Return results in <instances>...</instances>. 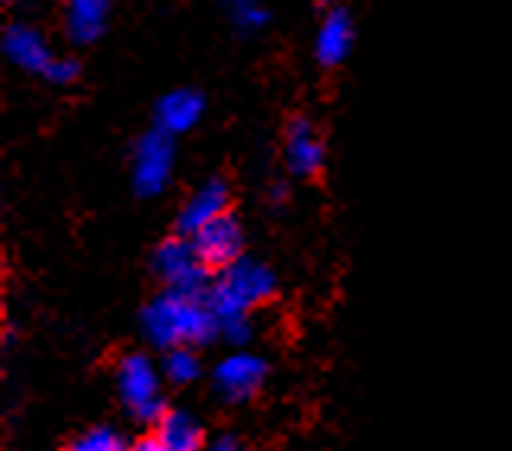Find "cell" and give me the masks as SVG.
I'll use <instances>...</instances> for the list:
<instances>
[{"label": "cell", "mask_w": 512, "mask_h": 451, "mask_svg": "<svg viewBox=\"0 0 512 451\" xmlns=\"http://www.w3.org/2000/svg\"><path fill=\"white\" fill-rule=\"evenodd\" d=\"M141 330L157 349L176 346H205L212 336H218V317L208 308L205 295L167 292L157 295L141 314Z\"/></svg>", "instance_id": "obj_1"}, {"label": "cell", "mask_w": 512, "mask_h": 451, "mask_svg": "<svg viewBox=\"0 0 512 451\" xmlns=\"http://www.w3.org/2000/svg\"><path fill=\"white\" fill-rule=\"evenodd\" d=\"M272 295H276V272L260 260L240 256L237 263L221 269L212 279V285H208V292H205V301L221 324V320L250 317V311L266 304Z\"/></svg>", "instance_id": "obj_2"}, {"label": "cell", "mask_w": 512, "mask_h": 451, "mask_svg": "<svg viewBox=\"0 0 512 451\" xmlns=\"http://www.w3.org/2000/svg\"><path fill=\"white\" fill-rule=\"evenodd\" d=\"M164 372L154 365L151 356L144 352H128L116 365V388L122 397V407L135 416L138 423L157 426L160 416L167 413L164 404Z\"/></svg>", "instance_id": "obj_3"}, {"label": "cell", "mask_w": 512, "mask_h": 451, "mask_svg": "<svg viewBox=\"0 0 512 451\" xmlns=\"http://www.w3.org/2000/svg\"><path fill=\"white\" fill-rule=\"evenodd\" d=\"M157 279L164 282L170 292H186V295H205L212 285V269L202 263V256L192 247V240L176 234L167 237L164 244L154 250L151 260Z\"/></svg>", "instance_id": "obj_4"}, {"label": "cell", "mask_w": 512, "mask_h": 451, "mask_svg": "<svg viewBox=\"0 0 512 451\" xmlns=\"http://www.w3.org/2000/svg\"><path fill=\"white\" fill-rule=\"evenodd\" d=\"M176 164V144L173 135L164 128H151L148 135H141L132 154V186L138 196H160L167 189Z\"/></svg>", "instance_id": "obj_5"}, {"label": "cell", "mask_w": 512, "mask_h": 451, "mask_svg": "<svg viewBox=\"0 0 512 451\" xmlns=\"http://www.w3.org/2000/svg\"><path fill=\"white\" fill-rule=\"evenodd\" d=\"M266 375L269 365L263 356L247 349H234L224 359H218V365L212 368V388L224 404H244V400L263 391Z\"/></svg>", "instance_id": "obj_6"}, {"label": "cell", "mask_w": 512, "mask_h": 451, "mask_svg": "<svg viewBox=\"0 0 512 451\" xmlns=\"http://www.w3.org/2000/svg\"><path fill=\"white\" fill-rule=\"evenodd\" d=\"M189 240H192V247H196V253L202 256V263L212 272L228 269L231 263H237L240 256H244V228H240V221L231 212L221 215L212 224H205V228L196 231Z\"/></svg>", "instance_id": "obj_7"}, {"label": "cell", "mask_w": 512, "mask_h": 451, "mask_svg": "<svg viewBox=\"0 0 512 451\" xmlns=\"http://www.w3.org/2000/svg\"><path fill=\"white\" fill-rule=\"evenodd\" d=\"M228 208H231V186L224 183L221 176H212V180H205L183 202L180 215H176V234L192 237L196 231H202L205 224H212L221 215H228Z\"/></svg>", "instance_id": "obj_8"}, {"label": "cell", "mask_w": 512, "mask_h": 451, "mask_svg": "<svg viewBox=\"0 0 512 451\" xmlns=\"http://www.w3.org/2000/svg\"><path fill=\"white\" fill-rule=\"evenodd\" d=\"M324 160H327V148H324V138L314 128V122L308 119H295L288 122L285 128V167L288 173L304 176L311 180L320 170H324Z\"/></svg>", "instance_id": "obj_9"}, {"label": "cell", "mask_w": 512, "mask_h": 451, "mask_svg": "<svg viewBox=\"0 0 512 451\" xmlns=\"http://www.w3.org/2000/svg\"><path fill=\"white\" fill-rule=\"evenodd\" d=\"M4 52L7 58L16 64V68H23V71H32V74H48V68H52V61L58 58L52 52V45L45 42V36L39 29H32L26 23H13L7 29V36H4Z\"/></svg>", "instance_id": "obj_10"}, {"label": "cell", "mask_w": 512, "mask_h": 451, "mask_svg": "<svg viewBox=\"0 0 512 451\" xmlns=\"http://www.w3.org/2000/svg\"><path fill=\"white\" fill-rule=\"evenodd\" d=\"M352 42H356V26H352V16L343 7H333L324 16V23H320L317 39H314L317 61L324 64V68H336V64H343L346 55L352 52Z\"/></svg>", "instance_id": "obj_11"}, {"label": "cell", "mask_w": 512, "mask_h": 451, "mask_svg": "<svg viewBox=\"0 0 512 451\" xmlns=\"http://www.w3.org/2000/svg\"><path fill=\"white\" fill-rule=\"evenodd\" d=\"M205 112V100L196 90H170L167 96H160V103L154 109L157 128H164L167 135H183L189 128H196Z\"/></svg>", "instance_id": "obj_12"}, {"label": "cell", "mask_w": 512, "mask_h": 451, "mask_svg": "<svg viewBox=\"0 0 512 451\" xmlns=\"http://www.w3.org/2000/svg\"><path fill=\"white\" fill-rule=\"evenodd\" d=\"M109 4L112 0H68V7H64L68 36L80 45L100 39L109 20Z\"/></svg>", "instance_id": "obj_13"}, {"label": "cell", "mask_w": 512, "mask_h": 451, "mask_svg": "<svg viewBox=\"0 0 512 451\" xmlns=\"http://www.w3.org/2000/svg\"><path fill=\"white\" fill-rule=\"evenodd\" d=\"M154 432L170 451H202L205 448L202 426L189 410H170L167 407V413L157 420Z\"/></svg>", "instance_id": "obj_14"}, {"label": "cell", "mask_w": 512, "mask_h": 451, "mask_svg": "<svg viewBox=\"0 0 512 451\" xmlns=\"http://www.w3.org/2000/svg\"><path fill=\"white\" fill-rule=\"evenodd\" d=\"M160 372L170 384L183 388V384H192L202 375V362H199V352L192 346H176L164 352V362H160Z\"/></svg>", "instance_id": "obj_15"}, {"label": "cell", "mask_w": 512, "mask_h": 451, "mask_svg": "<svg viewBox=\"0 0 512 451\" xmlns=\"http://www.w3.org/2000/svg\"><path fill=\"white\" fill-rule=\"evenodd\" d=\"M128 448H132V442L112 426L84 429L80 436H74L68 445H64V451H128Z\"/></svg>", "instance_id": "obj_16"}, {"label": "cell", "mask_w": 512, "mask_h": 451, "mask_svg": "<svg viewBox=\"0 0 512 451\" xmlns=\"http://www.w3.org/2000/svg\"><path fill=\"white\" fill-rule=\"evenodd\" d=\"M228 16L240 32H260L269 23L263 0H228Z\"/></svg>", "instance_id": "obj_17"}, {"label": "cell", "mask_w": 512, "mask_h": 451, "mask_svg": "<svg viewBox=\"0 0 512 451\" xmlns=\"http://www.w3.org/2000/svg\"><path fill=\"white\" fill-rule=\"evenodd\" d=\"M218 333H221L231 346H247V343H250V336H253V324H250V317L221 320V324H218Z\"/></svg>", "instance_id": "obj_18"}, {"label": "cell", "mask_w": 512, "mask_h": 451, "mask_svg": "<svg viewBox=\"0 0 512 451\" xmlns=\"http://www.w3.org/2000/svg\"><path fill=\"white\" fill-rule=\"evenodd\" d=\"M77 74H80V64L71 61V58H61L58 55L52 61V68H48L45 80H52V84H71V80H77Z\"/></svg>", "instance_id": "obj_19"}, {"label": "cell", "mask_w": 512, "mask_h": 451, "mask_svg": "<svg viewBox=\"0 0 512 451\" xmlns=\"http://www.w3.org/2000/svg\"><path fill=\"white\" fill-rule=\"evenodd\" d=\"M128 451H170V448H167L164 442H160L157 432H151V436L135 439V442H132V448H128Z\"/></svg>", "instance_id": "obj_20"}, {"label": "cell", "mask_w": 512, "mask_h": 451, "mask_svg": "<svg viewBox=\"0 0 512 451\" xmlns=\"http://www.w3.org/2000/svg\"><path fill=\"white\" fill-rule=\"evenodd\" d=\"M202 451H240V442L234 436H215V439H208Z\"/></svg>", "instance_id": "obj_21"}, {"label": "cell", "mask_w": 512, "mask_h": 451, "mask_svg": "<svg viewBox=\"0 0 512 451\" xmlns=\"http://www.w3.org/2000/svg\"><path fill=\"white\" fill-rule=\"evenodd\" d=\"M285 196H288V189L282 183H276V186H272V192H269V202L279 205V202H285Z\"/></svg>", "instance_id": "obj_22"}, {"label": "cell", "mask_w": 512, "mask_h": 451, "mask_svg": "<svg viewBox=\"0 0 512 451\" xmlns=\"http://www.w3.org/2000/svg\"><path fill=\"white\" fill-rule=\"evenodd\" d=\"M7 4H16V0H7Z\"/></svg>", "instance_id": "obj_23"}]
</instances>
